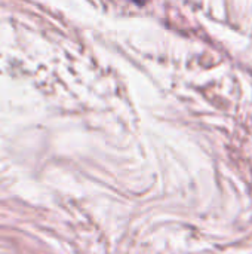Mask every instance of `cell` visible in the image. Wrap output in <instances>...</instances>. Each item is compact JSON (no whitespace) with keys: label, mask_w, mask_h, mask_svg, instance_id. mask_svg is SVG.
Masks as SVG:
<instances>
[{"label":"cell","mask_w":252,"mask_h":254,"mask_svg":"<svg viewBox=\"0 0 252 254\" xmlns=\"http://www.w3.org/2000/svg\"><path fill=\"white\" fill-rule=\"evenodd\" d=\"M135 1H138V3H143V1H146V0H135Z\"/></svg>","instance_id":"6da1fadb"}]
</instances>
